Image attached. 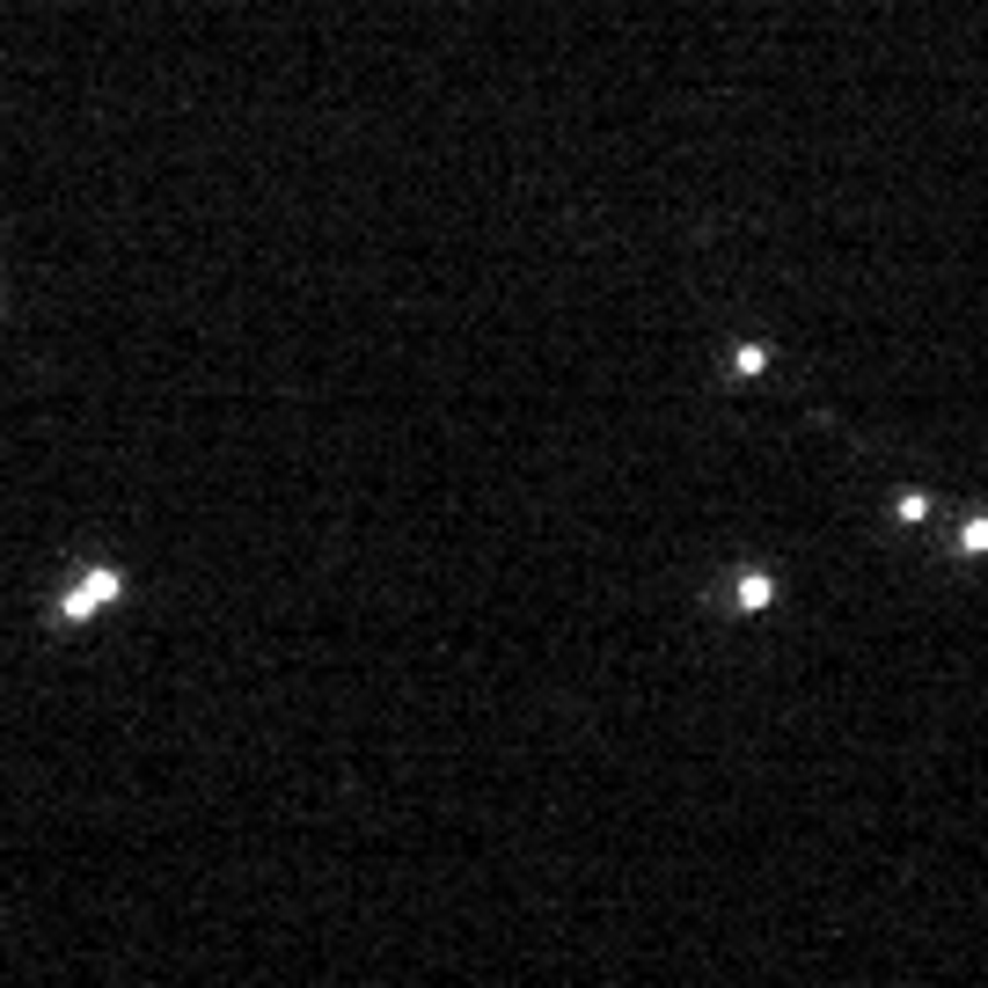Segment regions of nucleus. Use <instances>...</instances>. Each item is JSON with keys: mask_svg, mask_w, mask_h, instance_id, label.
<instances>
[{"mask_svg": "<svg viewBox=\"0 0 988 988\" xmlns=\"http://www.w3.org/2000/svg\"><path fill=\"white\" fill-rule=\"evenodd\" d=\"M118 601H125V572L118 564H89V572L51 601V623H96V615H110Z\"/></svg>", "mask_w": 988, "mask_h": 988, "instance_id": "f257e3e1", "label": "nucleus"}, {"mask_svg": "<svg viewBox=\"0 0 988 988\" xmlns=\"http://www.w3.org/2000/svg\"><path fill=\"white\" fill-rule=\"evenodd\" d=\"M776 601V586L762 579V572H748V579H740V608H769Z\"/></svg>", "mask_w": 988, "mask_h": 988, "instance_id": "f03ea898", "label": "nucleus"}, {"mask_svg": "<svg viewBox=\"0 0 988 988\" xmlns=\"http://www.w3.org/2000/svg\"><path fill=\"white\" fill-rule=\"evenodd\" d=\"M732 366H740V374H762V366H769V352H762V344H740V360H732Z\"/></svg>", "mask_w": 988, "mask_h": 988, "instance_id": "7ed1b4c3", "label": "nucleus"}, {"mask_svg": "<svg viewBox=\"0 0 988 988\" xmlns=\"http://www.w3.org/2000/svg\"><path fill=\"white\" fill-rule=\"evenodd\" d=\"M960 550H974V556H981V550H988V520H966V534H960Z\"/></svg>", "mask_w": 988, "mask_h": 988, "instance_id": "20e7f679", "label": "nucleus"}]
</instances>
